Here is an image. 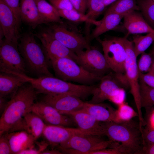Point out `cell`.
Returning <instances> with one entry per match:
<instances>
[{
  "mask_svg": "<svg viewBox=\"0 0 154 154\" xmlns=\"http://www.w3.org/2000/svg\"><path fill=\"white\" fill-rule=\"evenodd\" d=\"M88 11L86 15L90 19L96 20L104 11L106 7L104 0H87Z\"/></svg>",
  "mask_w": 154,
  "mask_h": 154,
  "instance_id": "33",
  "label": "cell"
},
{
  "mask_svg": "<svg viewBox=\"0 0 154 154\" xmlns=\"http://www.w3.org/2000/svg\"><path fill=\"white\" fill-rule=\"evenodd\" d=\"M137 66L139 73L145 74L149 72L151 66L153 56L150 53L144 52L141 54Z\"/></svg>",
  "mask_w": 154,
  "mask_h": 154,
  "instance_id": "34",
  "label": "cell"
},
{
  "mask_svg": "<svg viewBox=\"0 0 154 154\" xmlns=\"http://www.w3.org/2000/svg\"><path fill=\"white\" fill-rule=\"evenodd\" d=\"M26 83L21 78L10 73L1 72L0 97H11L22 86Z\"/></svg>",
  "mask_w": 154,
  "mask_h": 154,
  "instance_id": "23",
  "label": "cell"
},
{
  "mask_svg": "<svg viewBox=\"0 0 154 154\" xmlns=\"http://www.w3.org/2000/svg\"><path fill=\"white\" fill-rule=\"evenodd\" d=\"M142 136L143 146L154 144V129L149 127L144 131L143 130Z\"/></svg>",
  "mask_w": 154,
  "mask_h": 154,
  "instance_id": "38",
  "label": "cell"
},
{
  "mask_svg": "<svg viewBox=\"0 0 154 154\" xmlns=\"http://www.w3.org/2000/svg\"><path fill=\"white\" fill-rule=\"evenodd\" d=\"M37 91L26 82L20 87L8 101L0 118V136L14 131H26L24 117L31 112Z\"/></svg>",
  "mask_w": 154,
  "mask_h": 154,
  "instance_id": "1",
  "label": "cell"
},
{
  "mask_svg": "<svg viewBox=\"0 0 154 154\" xmlns=\"http://www.w3.org/2000/svg\"><path fill=\"white\" fill-rule=\"evenodd\" d=\"M58 10L74 9L69 0H48Z\"/></svg>",
  "mask_w": 154,
  "mask_h": 154,
  "instance_id": "36",
  "label": "cell"
},
{
  "mask_svg": "<svg viewBox=\"0 0 154 154\" xmlns=\"http://www.w3.org/2000/svg\"><path fill=\"white\" fill-rule=\"evenodd\" d=\"M133 41L135 55L137 57L145 51L154 42V31L145 36L135 35Z\"/></svg>",
  "mask_w": 154,
  "mask_h": 154,
  "instance_id": "29",
  "label": "cell"
},
{
  "mask_svg": "<svg viewBox=\"0 0 154 154\" xmlns=\"http://www.w3.org/2000/svg\"><path fill=\"white\" fill-rule=\"evenodd\" d=\"M126 94L123 88H121L115 95L112 97L109 101L117 106L125 102Z\"/></svg>",
  "mask_w": 154,
  "mask_h": 154,
  "instance_id": "40",
  "label": "cell"
},
{
  "mask_svg": "<svg viewBox=\"0 0 154 154\" xmlns=\"http://www.w3.org/2000/svg\"><path fill=\"white\" fill-rule=\"evenodd\" d=\"M61 17L74 23L86 22L90 24L98 25L100 21L89 19L86 15L80 13L74 9L69 10H58Z\"/></svg>",
  "mask_w": 154,
  "mask_h": 154,
  "instance_id": "28",
  "label": "cell"
},
{
  "mask_svg": "<svg viewBox=\"0 0 154 154\" xmlns=\"http://www.w3.org/2000/svg\"><path fill=\"white\" fill-rule=\"evenodd\" d=\"M74 9L81 13L85 14L87 9V0H69Z\"/></svg>",
  "mask_w": 154,
  "mask_h": 154,
  "instance_id": "39",
  "label": "cell"
},
{
  "mask_svg": "<svg viewBox=\"0 0 154 154\" xmlns=\"http://www.w3.org/2000/svg\"><path fill=\"white\" fill-rule=\"evenodd\" d=\"M139 154H154V144L143 145Z\"/></svg>",
  "mask_w": 154,
  "mask_h": 154,
  "instance_id": "42",
  "label": "cell"
},
{
  "mask_svg": "<svg viewBox=\"0 0 154 154\" xmlns=\"http://www.w3.org/2000/svg\"><path fill=\"white\" fill-rule=\"evenodd\" d=\"M76 54V62L92 74L102 78L111 70L104 54L96 47L91 46Z\"/></svg>",
  "mask_w": 154,
  "mask_h": 154,
  "instance_id": "10",
  "label": "cell"
},
{
  "mask_svg": "<svg viewBox=\"0 0 154 154\" xmlns=\"http://www.w3.org/2000/svg\"><path fill=\"white\" fill-rule=\"evenodd\" d=\"M21 19L33 28L38 25L46 24L40 16L36 0H20Z\"/></svg>",
  "mask_w": 154,
  "mask_h": 154,
  "instance_id": "20",
  "label": "cell"
},
{
  "mask_svg": "<svg viewBox=\"0 0 154 154\" xmlns=\"http://www.w3.org/2000/svg\"><path fill=\"white\" fill-rule=\"evenodd\" d=\"M0 24L1 31L5 39L18 44L21 24L4 0H0Z\"/></svg>",
  "mask_w": 154,
  "mask_h": 154,
  "instance_id": "11",
  "label": "cell"
},
{
  "mask_svg": "<svg viewBox=\"0 0 154 154\" xmlns=\"http://www.w3.org/2000/svg\"><path fill=\"white\" fill-rule=\"evenodd\" d=\"M116 110V122L130 121L133 117L138 116L137 112L125 102L118 106Z\"/></svg>",
  "mask_w": 154,
  "mask_h": 154,
  "instance_id": "32",
  "label": "cell"
},
{
  "mask_svg": "<svg viewBox=\"0 0 154 154\" xmlns=\"http://www.w3.org/2000/svg\"><path fill=\"white\" fill-rule=\"evenodd\" d=\"M150 127L154 129V110L152 112L149 119Z\"/></svg>",
  "mask_w": 154,
  "mask_h": 154,
  "instance_id": "45",
  "label": "cell"
},
{
  "mask_svg": "<svg viewBox=\"0 0 154 154\" xmlns=\"http://www.w3.org/2000/svg\"><path fill=\"white\" fill-rule=\"evenodd\" d=\"M154 44L151 50L150 53L153 57H154Z\"/></svg>",
  "mask_w": 154,
  "mask_h": 154,
  "instance_id": "48",
  "label": "cell"
},
{
  "mask_svg": "<svg viewBox=\"0 0 154 154\" xmlns=\"http://www.w3.org/2000/svg\"><path fill=\"white\" fill-rule=\"evenodd\" d=\"M34 34L27 33L21 36L19 50L25 62L27 69L38 77L53 76L50 72L45 50L38 43Z\"/></svg>",
  "mask_w": 154,
  "mask_h": 154,
  "instance_id": "3",
  "label": "cell"
},
{
  "mask_svg": "<svg viewBox=\"0 0 154 154\" xmlns=\"http://www.w3.org/2000/svg\"><path fill=\"white\" fill-rule=\"evenodd\" d=\"M67 116L72 118L83 133L101 136L105 135L101 122L86 111L82 110L69 113Z\"/></svg>",
  "mask_w": 154,
  "mask_h": 154,
  "instance_id": "17",
  "label": "cell"
},
{
  "mask_svg": "<svg viewBox=\"0 0 154 154\" xmlns=\"http://www.w3.org/2000/svg\"><path fill=\"white\" fill-rule=\"evenodd\" d=\"M39 13L46 23H61L58 10L46 0H36Z\"/></svg>",
  "mask_w": 154,
  "mask_h": 154,
  "instance_id": "25",
  "label": "cell"
},
{
  "mask_svg": "<svg viewBox=\"0 0 154 154\" xmlns=\"http://www.w3.org/2000/svg\"><path fill=\"white\" fill-rule=\"evenodd\" d=\"M52 24L46 30L76 54L91 46L90 39L84 36L75 25L64 22Z\"/></svg>",
  "mask_w": 154,
  "mask_h": 154,
  "instance_id": "5",
  "label": "cell"
},
{
  "mask_svg": "<svg viewBox=\"0 0 154 154\" xmlns=\"http://www.w3.org/2000/svg\"><path fill=\"white\" fill-rule=\"evenodd\" d=\"M101 136L80 133L76 134L60 145L63 154H89L106 148L112 142L104 140Z\"/></svg>",
  "mask_w": 154,
  "mask_h": 154,
  "instance_id": "7",
  "label": "cell"
},
{
  "mask_svg": "<svg viewBox=\"0 0 154 154\" xmlns=\"http://www.w3.org/2000/svg\"><path fill=\"white\" fill-rule=\"evenodd\" d=\"M139 85L141 108H147L154 106V88L148 86L140 79Z\"/></svg>",
  "mask_w": 154,
  "mask_h": 154,
  "instance_id": "30",
  "label": "cell"
},
{
  "mask_svg": "<svg viewBox=\"0 0 154 154\" xmlns=\"http://www.w3.org/2000/svg\"><path fill=\"white\" fill-rule=\"evenodd\" d=\"M123 86L114 74L110 72L102 78L95 86L91 99L88 102L92 104L103 103L116 95Z\"/></svg>",
  "mask_w": 154,
  "mask_h": 154,
  "instance_id": "14",
  "label": "cell"
},
{
  "mask_svg": "<svg viewBox=\"0 0 154 154\" xmlns=\"http://www.w3.org/2000/svg\"><path fill=\"white\" fill-rule=\"evenodd\" d=\"M145 19L154 29V2L151 0H136Z\"/></svg>",
  "mask_w": 154,
  "mask_h": 154,
  "instance_id": "31",
  "label": "cell"
},
{
  "mask_svg": "<svg viewBox=\"0 0 154 154\" xmlns=\"http://www.w3.org/2000/svg\"><path fill=\"white\" fill-rule=\"evenodd\" d=\"M124 16L112 12L105 13L99 24L93 30L90 39L97 38L107 31L116 29Z\"/></svg>",
  "mask_w": 154,
  "mask_h": 154,
  "instance_id": "24",
  "label": "cell"
},
{
  "mask_svg": "<svg viewBox=\"0 0 154 154\" xmlns=\"http://www.w3.org/2000/svg\"><path fill=\"white\" fill-rule=\"evenodd\" d=\"M24 119L26 131L36 140L43 134L46 124L39 117L32 112L25 115Z\"/></svg>",
  "mask_w": 154,
  "mask_h": 154,
  "instance_id": "26",
  "label": "cell"
},
{
  "mask_svg": "<svg viewBox=\"0 0 154 154\" xmlns=\"http://www.w3.org/2000/svg\"><path fill=\"white\" fill-rule=\"evenodd\" d=\"M1 72L26 74L25 64L18 44L5 39L0 41Z\"/></svg>",
  "mask_w": 154,
  "mask_h": 154,
  "instance_id": "9",
  "label": "cell"
},
{
  "mask_svg": "<svg viewBox=\"0 0 154 154\" xmlns=\"http://www.w3.org/2000/svg\"><path fill=\"white\" fill-rule=\"evenodd\" d=\"M106 7L111 5L117 0H104Z\"/></svg>",
  "mask_w": 154,
  "mask_h": 154,
  "instance_id": "46",
  "label": "cell"
},
{
  "mask_svg": "<svg viewBox=\"0 0 154 154\" xmlns=\"http://www.w3.org/2000/svg\"><path fill=\"white\" fill-rule=\"evenodd\" d=\"M123 38L126 53L125 63V75L130 89V93L133 97L136 107L139 122L142 123L145 120L142 115L141 105L139 72L137 61V57L132 41L128 40L125 36Z\"/></svg>",
  "mask_w": 154,
  "mask_h": 154,
  "instance_id": "6",
  "label": "cell"
},
{
  "mask_svg": "<svg viewBox=\"0 0 154 154\" xmlns=\"http://www.w3.org/2000/svg\"><path fill=\"white\" fill-rule=\"evenodd\" d=\"M41 154H63L60 150L56 149L51 150H45Z\"/></svg>",
  "mask_w": 154,
  "mask_h": 154,
  "instance_id": "44",
  "label": "cell"
},
{
  "mask_svg": "<svg viewBox=\"0 0 154 154\" xmlns=\"http://www.w3.org/2000/svg\"><path fill=\"white\" fill-rule=\"evenodd\" d=\"M42 101L66 115L70 112L82 110L85 103L77 97L65 94H46Z\"/></svg>",
  "mask_w": 154,
  "mask_h": 154,
  "instance_id": "16",
  "label": "cell"
},
{
  "mask_svg": "<svg viewBox=\"0 0 154 154\" xmlns=\"http://www.w3.org/2000/svg\"><path fill=\"white\" fill-rule=\"evenodd\" d=\"M96 39L102 46L104 55L111 70L117 77L125 76L126 53L123 37H113L102 40Z\"/></svg>",
  "mask_w": 154,
  "mask_h": 154,
  "instance_id": "8",
  "label": "cell"
},
{
  "mask_svg": "<svg viewBox=\"0 0 154 154\" xmlns=\"http://www.w3.org/2000/svg\"><path fill=\"white\" fill-rule=\"evenodd\" d=\"M20 76L26 82L30 84L37 93L46 94H60L66 91L65 81L53 76H44L33 78L27 74H21Z\"/></svg>",
  "mask_w": 154,
  "mask_h": 154,
  "instance_id": "15",
  "label": "cell"
},
{
  "mask_svg": "<svg viewBox=\"0 0 154 154\" xmlns=\"http://www.w3.org/2000/svg\"><path fill=\"white\" fill-rule=\"evenodd\" d=\"M82 110L88 113L100 122H116V110L107 104H92L85 102Z\"/></svg>",
  "mask_w": 154,
  "mask_h": 154,
  "instance_id": "22",
  "label": "cell"
},
{
  "mask_svg": "<svg viewBox=\"0 0 154 154\" xmlns=\"http://www.w3.org/2000/svg\"><path fill=\"white\" fill-rule=\"evenodd\" d=\"M50 62L56 77L65 81L93 85L102 78L87 71L69 58H60Z\"/></svg>",
  "mask_w": 154,
  "mask_h": 154,
  "instance_id": "4",
  "label": "cell"
},
{
  "mask_svg": "<svg viewBox=\"0 0 154 154\" xmlns=\"http://www.w3.org/2000/svg\"><path fill=\"white\" fill-rule=\"evenodd\" d=\"M12 154L7 133L0 136V154Z\"/></svg>",
  "mask_w": 154,
  "mask_h": 154,
  "instance_id": "35",
  "label": "cell"
},
{
  "mask_svg": "<svg viewBox=\"0 0 154 154\" xmlns=\"http://www.w3.org/2000/svg\"><path fill=\"white\" fill-rule=\"evenodd\" d=\"M31 110L47 125L67 127L76 125L70 117L61 114L55 108L42 101L35 103Z\"/></svg>",
  "mask_w": 154,
  "mask_h": 154,
  "instance_id": "13",
  "label": "cell"
},
{
  "mask_svg": "<svg viewBox=\"0 0 154 154\" xmlns=\"http://www.w3.org/2000/svg\"><path fill=\"white\" fill-rule=\"evenodd\" d=\"M105 135L113 142L120 143L128 154H139L143 146L139 127L130 121L120 123L101 122Z\"/></svg>",
  "mask_w": 154,
  "mask_h": 154,
  "instance_id": "2",
  "label": "cell"
},
{
  "mask_svg": "<svg viewBox=\"0 0 154 154\" xmlns=\"http://www.w3.org/2000/svg\"><path fill=\"white\" fill-rule=\"evenodd\" d=\"M11 9L18 21L21 24V20L20 15V0H4Z\"/></svg>",
  "mask_w": 154,
  "mask_h": 154,
  "instance_id": "37",
  "label": "cell"
},
{
  "mask_svg": "<svg viewBox=\"0 0 154 154\" xmlns=\"http://www.w3.org/2000/svg\"><path fill=\"white\" fill-rule=\"evenodd\" d=\"M123 27L127 31L125 36L130 34L149 33L154 29L148 24L141 13L137 11L129 13L123 17Z\"/></svg>",
  "mask_w": 154,
  "mask_h": 154,
  "instance_id": "19",
  "label": "cell"
},
{
  "mask_svg": "<svg viewBox=\"0 0 154 154\" xmlns=\"http://www.w3.org/2000/svg\"><path fill=\"white\" fill-rule=\"evenodd\" d=\"M151 0L154 2V0Z\"/></svg>",
  "mask_w": 154,
  "mask_h": 154,
  "instance_id": "49",
  "label": "cell"
},
{
  "mask_svg": "<svg viewBox=\"0 0 154 154\" xmlns=\"http://www.w3.org/2000/svg\"><path fill=\"white\" fill-rule=\"evenodd\" d=\"M12 154H19L22 151L34 147L36 140L25 130L7 133Z\"/></svg>",
  "mask_w": 154,
  "mask_h": 154,
  "instance_id": "21",
  "label": "cell"
},
{
  "mask_svg": "<svg viewBox=\"0 0 154 154\" xmlns=\"http://www.w3.org/2000/svg\"><path fill=\"white\" fill-rule=\"evenodd\" d=\"M138 10H140V8L136 0H117L111 4L105 13L112 12L125 15Z\"/></svg>",
  "mask_w": 154,
  "mask_h": 154,
  "instance_id": "27",
  "label": "cell"
},
{
  "mask_svg": "<svg viewBox=\"0 0 154 154\" xmlns=\"http://www.w3.org/2000/svg\"><path fill=\"white\" fill-rule=\"evenodd\" d=\"M149 72L154 75V57L153 56L152 65L151 69Z\"/></svg>",
  "mask_w": 154,
  "mask_h": 154,
  "instance_id": "47",
  "label": "cell"
},
{
  "mask_svg": "<svg viewBox=\"0 0 154 154\" xmlns=\"http://www.w3.org/2000/svg\"><path fill=\"white\" fill-rule=\"evenodd\" d=\"M8 101H7L6 98L0 97V114H2L5 108Z\"/></svg>",
  "mask_w": 154,
  "mask_h": 154,
  "instance_id": "43",
  "label": "cell"
},
{
  "mask_svg": "<svg viewBox=\"0 0 154 154\" xmlns=\"http://www.w3.org/2000/svg\"><path fill=\"white\" fill-rule=\"evenodd\" d=\"M83 133L78 128L46 124L43 134L51 145H60L73 135Z\"/></svg>",
  "mask_w": 154,
  "mask_h": 154,
  "instance_id": "18",
  "label": "cell"
},
{
  "mask_svg": "<svg viewBox=\"0 0 154 154\" xmlns=\"http://www.w3.org/2000/svg\"><path fill=\"white\" fill-rule=\"evenodd\" d=\"M139 79L148 86L154 88V75L148 72L143 74L139 73Z\"/></svg>",
  "mask_w": 154,
  "mask_h": 154,
  "instance_id": "41",
  "label": "cell"
},
{
  "mask_svg": "<svg viewBox=\"0 0 154 154\" xmlns=\"http://www.w3.org/2000/svg\"><path fill=\"white\" fill-rule=\"evenodd\" d=\"M34 34L40 41L50 61L68 58L76 61V54L54 38L46 30Z\"/></svg>",
  "mask_w": 154,
  "mask_h": 154,
  "instance_id": "12",
  "label": "cell"
}]
</instances>
